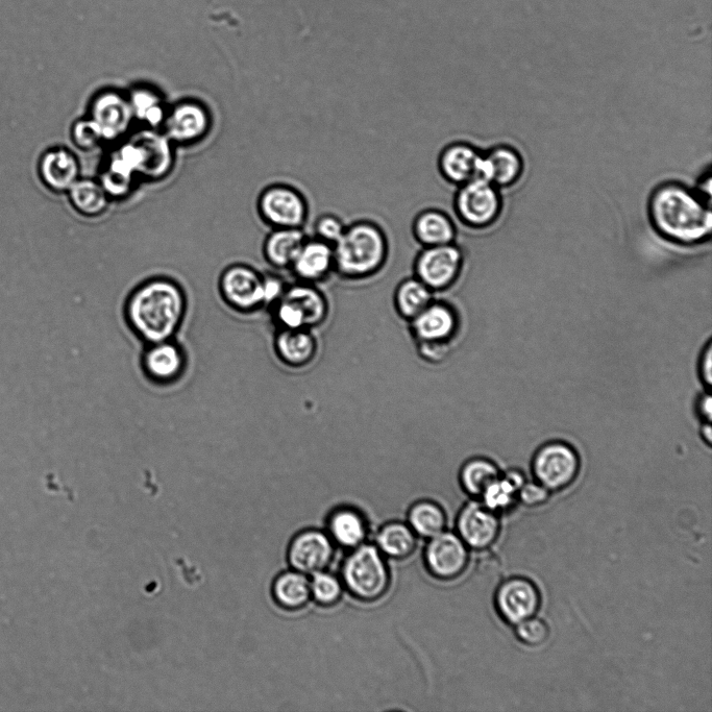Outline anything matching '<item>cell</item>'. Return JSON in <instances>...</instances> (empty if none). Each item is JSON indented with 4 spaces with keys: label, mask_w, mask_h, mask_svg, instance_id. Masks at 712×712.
Returning a JSON list of instances; mask_svg holds the SVG:
<instances>
[{
    "label": "cell",
    "mask_w": 712,
    "mask_h": 712,
    "mask_svg": "<svg viewBox=\"0 0 712 712\" xmlns=\"http://www.w3.org/2000/svg\"><path fill=\"white\" fill-rule=\"evenodd\" d=\"M454 531L471 551H486L500 536V514L488 509L480 500L471 499L457 513Z\"/></svg>",
    "instance_id": "obj_18"
},
{
    "label": "cell",
    "mask_w": 712,
    "mask_h": 712,
    "mask_svg": "<svg viewBox=\"0 0 712 712\" xmlns=\"http://www.w3.org/2000/svg\"><path fill=\"white\" fill-rule=\"evenodd\" d=\"M101 129L106 145H114L128 138L136 122L126 90L104 87L90 98L87 114Z\"/></svg>",
    "instance_id": "obj_10"
},
{
    "label": "cell",
    "mask_w": 712,
    "mask_h": 712,
    "mask_svg": "<svg viewBox=\"0 0 712 712\" xmlns=\"http://www.w3.org/2000/svg\"><path fill=\"white\" fill-rule=\"evenodd\" d=\"M187 311L184 287L165 276L142 281L129 293L124 305L126 324L144 345L174 339L184 325Z\"/></svg>",
    "instance_id": "obj_2"
},
{
    "label": "cell",
    "mask_w": 712,
    "mask_h": 712,
    "mask_svg": "<svg viewBox=\"0 0 712 712\" xmlns=\"http://www.w3.org/2000/svg\"><path fill=\"white\" fill-rule=\"evenodd\" d=\"M514 627L515 635L525 646L536 648L543 646L549 640V626L546 622L536 617L527 619Z\"/></svg>",
    "instance_id": "obj_40"
},
{
    "label": "cell",
    "mask_w": 712,
    "mask_h": 712,
    "mask_svg": "<svg viewBox=\"0 0 712 712\" xmlns=\"http://www.w3.org/2000/svg\"><path fill=\"white\" fill-rule=\"evenodd\" d=\"M411 233L421 248L458 242L456 220L450 213L437 207L417 212L412 220Z\"/></svg>",
    "instance_id": "obj_25"
},
{
    "label": "cell",
    "mask_w": 712,
    "mask_h": 712,
    "mask_svg": "<svg viewBox=\"0 0 712 712\" xmlns=\"http://www.w3.org/2000/svg\"><path fill=\"white\" fill-rule=\"evenodd\" d=\"M435 299V293L422 281L414 277L402 280L395 289L394 306L403 321L410 323Z\"/></svg>",
    "instance_id": "obj_34"
},
{
    "label": "cell",
    "mask_w": 712,
    "mask_h": 712,
    "mask_svg": "<svg viewBox=\"0 0 712 712\" xmlns=\"http://www.w3.org/2000/svg\"><path fill=\"white\" fill-rule=\"evenodd\" d=\"M38 171L43 185L58 194H66L82 177L79 158L64 146H55L44 152Z\"/></svg>",
    "instance_id": "obj_23"
},
{
    "label": "cell",
    "mask_w": 712,
    "mask_h": 712,
    "mask_svg": "<svg viewBox=\"0 0 712 712\" xmlns=\"http://www.w3.org/2000/svg\"><path fill=\"white\" fill-rule=\"evenodd\" d=\"M337 550L325 529L308 528L291 538L286 558L290 569L311 576L330 570Z\"/></svg>",
    "instance_id": "obj_14"
},
{
    "label": "cell",
    "mask_w": 712,
    "mask_h": 712,
    "mask_svg": "<svg viewBox=\"0 0 712 712\" xmlns=\"http://www.w3.org/2000/svg\"><path fill=\"white\" fill-rule=\"evenodd\" d=\"M289 283L277 274H264V307H272L285 293Z\"/></svg>",
    "instance_id": "obj_42"
},
{
    "label": "cell",
    "mask_w": 712,
    "mask_h": 712,
    "mask_svg": "<svg viewBox=\"0 0 712 712\" xmlns=\"http://www.w3.org/2000/svg\"><path fill=\"white\" fill-rule=\"evenodd\" d=\"M483 151L469 141H452L437 157L438 174L447 184L459 187L480 179Z\"/></svg>",
    "instance_id": "obj_20"
},
{
    "label": "cell",
    "mask_w": 712,
    "mask_h": 712,
    "mask_svg": "<svg viewBox=\"0 0 712 712\" xmlns=\"http://www.w3.org/2000/svg\"><path fill=\"white\" fill-rule=\"evenodd\" d=\"M335 275L350 282L378 276L390 256V241L377 220L358 218L334 245Z\"/></svg>",
    "instance_id": "obj_3"
},
{
    "label": "cell",
    "mask_w": 712,
    "mask_h": 712,
    "mask_svg": "<svg viewBox=\"0 0 712 712\" xmlns=\"http://www.w3.org/2000/svg\"><path fill=\"white\" fill-rule=\"evenodd\" d=\"M308 235L306 229H270L262 245L266 263L276 270H289Z\"/></svg>",
    "instance_id": "obj_29"
},
{
    "label": "cell",
    "mask_w": 712,
    "mask_h": 712,
    "mask_svg": "<svg viewBox=\"0 0 712 712\" xmlns=\"http://www.w3.org/2000/svg\"><path fill=\"white\" fill-rule=\"evenodd\" d=\"M417 353L426 362L438 364L444 362L450 355L452 346L430 345V343H419L415 345Z\"/></svg>",
    "instance_id": "obj_43"
},
{
    "label": "cell",
    "mask_w": 712,
    "mask_h": 712,
    "mask_svg": "<svg viewBox=\"0 0 712 712\" xmlns=\"http://www.w3.org/2000/svg\"><path fill=\"white\" fill-rule=\"evenodd\" d=\"M408 324L415 345L430 343L452 346L461 329V318L453 304L435 298Z\"/></svg>",
    "instance_id": "obj_16"
},
{
    "label": "cell",
    "mask_w": 712,
    "mask_h": 712,
    "mask_svg": "<svg viewBox=\"0 0 712 712\" xmlns=\"http://www.w3.org/2000/svg\"><path fill=\"white\" fill-rule=\"evenodd\" d=\"M551 493L535 481H526L519 491L518 500L527 507H538L546 504Z\"/></svg>",
    "instance_id": "obj_41"
},
{
    "label": "cell",
    "mask_w": 712,
    "mask_h": 712,
    "mask_svg": "<svg viewBox=\"0 0 712 712\" xmlns=\"http://www.w3.org/2000/svg\"><path fill=\"white\" fill-rule=\"evenodd\" d=\"M218 291L233 311L253 314L264 307V274L249 264H231L219 276Z\"/></svg>",
    "instance_id": "obj_12"
},
{
    "label": "cell",
    "mask_w": 712,
    "mask_h": 712,
    "mask_svg": "<svg viewBox=\"0 0 712 712\" xmlns=\"http://www.w3.org/2000/svg\"><path fill=\"white\" fill-rule=\"evenodd\" d=\"M452 206L460 225L485 231L494 227L503 214L502 190L483 179H475L456 187Z\"/></svg>",
    "instance_id": "obj_6"
},
{
    "label": "cell",
    "mask_w": 712,
    "mask_h": 712,
    "mask_svg": "<svg viewBox=\"0 0 712 712\" xmlns=\"http://www.w3.org/2000/svg\"><path fill=\"white\" fill-rule=\"evenodd\" d=\"M542 595L536 584L525 577H511L504 580L495 594L498 616L510 626L536 616Z\"/></svg>",
    "instance_id": "obj_19"
},
{
    "label": "cell",
    "mask_w": 712,
    "mask_h": 712,
    "mask_svg": "<svg viewBox=\"0 0 712 712\" xmlns=\"http://www.w3.org/2000/svg\"><path fill=\"white\" fill-rule=\"evenodd\" d=\"M141 154V182L159 183L177 165V147L160 130L140 128L130 135Z\"/></svg>",
    "instance_id": "obj_17"
},
{
    "label": "cell",
    "mask_w": 712,
    "mask_h": 712,
    "mask_svg": "<svg viewBox=\"0 0 712 712\" xmlns=\"http://www.w3.org/2000/svg\"><path fill=\"white\" fill-rule=\"evenodd\" d=\"M373 544L389 561H405L419 548L420 538L407 522L390 521L379 527Z\"/></svg>",
    "instance_id": "obj_28"
},
{
    "label": "cell",
    "mask_w": 712,
    "mask_h": 712,
    "mask_svg": "<svg viewBox=\"0 0 712 712\" xmlns=\"http://www.w3.org/2000/svg\"><path fill=\"white\" fill-rule=\"evenodd\" d=\"M309 577L311 600L319 607L333 608L340 604L347 594L339 574L326 570Z\"/></svg>",
    "instance_id": "obj_36"
},
{
    "label": "cell",
    "mask_w": 712,
    "mask_h": 712,
    "mask_svg": "<svg viewBox=\"0 0 712 712\" xmlns=\"http://www.w3.org/2000/svg\"><path fill=\"white\" fill-rule=\"evenodd\" d=\"M126 91L136 125L161 130L170 105L163 92L149 83H136Z\"/></svg>",
    "instance_id": "obj_27"
},
{
    "label": "cell",
    "mask_w": 712,
    "mask_h": 712,
    "mask_svg": "<svg viewBox=\"0 0 712 712\" xmlns=\"http://www.w3.org/2000/svg\"><path fill=\"white\" fill-rule=\"evenodd\" d=\"M501 473L494 460L476 456L463 462L459 470L458 481L466 496L471 499H479L484 489Z\"/></svg>",
    "instance_id": "obj_35"
},
{
    "label": "cell",
    "mask_w": 712,
    "mask_h": 712,
    "mask_svg": "<svg viewBox=\"0 0 712 712\" xmlns=\"http://www.w3.org/2000/svg\"><path fill=\"white\" fill-rule=\"evenodd\" d=\"M325 530L335 546L347 552L370 542L372 536L367 515L353 505L333 508L327 515Z\"/></svg>",
    "instance_id": "obj_22"
},
{
    "label": "cell",
    "mask_w": 712,
    "mask_h": 712,
    "mask_svg": "<svg viewBox=\"0 0 712 712\" xmlns=\"http://www.w3.org/2000/svg\"><path fill=\"white\" fill-rule=\"evenodd\" d=\"M96 179L101 183L112 203L128 200L141 184L137 179L119 174L104 166L98 169Z\"/></svg>",
    "instance_id": "obj_38"
},
{
    "label": "cell",
    "mask_w": 712,
    "mask_h": 712,
    "mask_svg": "<svg viewBox=\"0 0 712 712\" xmlns=\"http://www.w3.org/2000/svg\"><path fill=\"white\" fill-rule=\"evenodd\" d=\"M581 456L568 441L555 439L540 446L531 459V474L535 482L550 493H560L571 487L581 472Z\"/></svg>",
    "instance_id": "obj_8"
},
{
    "label": "cell",
    "mask_w": 712,
    "mask_h": 712,
    "mask_svg": "<svg viewBox=\"0 0 712 712\" xmlns=\"http://www.w3.org/2000/svg\"><path fill=\"white\" fill-rule=\"evenodd\" d=\"M310 209L306 194L288 183L266 186L257 199V213L269 229H306Z\"/></svg>",
    "instance_id": "obj_7"
},
{
    "label": "cell",
    "mask_w": 712,
    "mask_h": 712,
    "mask_svg": "<svg viewBox=\"0 0 712 712\" xmlns=\"http://www.w3.org/2000/svg\"><path fill=\"white\" fill-rule=\"evenodd\" d=\"M187 367V353L175 338L144 345L140 368L144 378L152 384L174 385L185 376Z\"/></svg>",
    "instance_id": "obj_15"
},
{
    "label": "cell",
    "mask_w": 712,
    "mask_h": 712,
    "mask_svg": "<svg viewBox=\"0 0 712 712\" xmlns=\"http://www.w3.org/2000/svg\"><path fill=\"white\" fill-rule=\"evenodd\" d=\"M647 213L654 232L677 247L696 248L711 239V201L696 188L679 182L658 185L650 195Z\"/></svg>",
    "instance_id": "obj_1"
},
{
    "label": "cell",
    "mask_w": 712,
    "mask_h": 712,
    "mask_svg": "<svg viewBox=\"0 0 712 712\" xmlns=\"http://www.w3.org/2000/svg\"><path fill=\"white\" fill-rule=\"evenodd\" d=\"M698 376L704 390L711 391L712 386V343L708 340L698 362Z\"/></svg>",
    "instance_id": "obj_44"
},
{
    "label": "cell",
    "mask_w": 712,
    "mask_h": 712,
    "mask_svg": "<svg viewBox=\"0 0 712 712\" xmlns=\"http://www.w3.org/2000/svg\"><path fill=\"white\" fill-rule=\"evenodd\" d=\"M288 272L298 282H326L335 275L334 245L308 235Z\"/></svg>",
    "instance_id": "obj_21"
},
{
    "label": "cell",
    "mask_w": 712,
    "mask_h": 712,
    "mask_svg": "<svg viewBox=\"0 0 712 712\" xmlns=\"http://www.w3.org/2000/svg\"><path fill=\"white\" fill-rule=\"evenodd\" d=\"M465 262V251L458 242L421 248L412 264L413 276L435 294L445 292L458 283Z\"/></svg>",
    "instance_id": "obj_9"
},
{
    "label": "cell",
    "mask_w": 712,
    "mask_h": 712,
    "mask_svg": "<svg viewBox=\"0 0 712 712\" xmlns=\"http://www.w3.org/2000/svg\"><path fill=\"white\" fill-rule=\"evenodd\" d=\"M348 223L345 222L339 215L332 212H326L318 215L312 225L311 236L335 245L339 239L345 234Z\"/></svg>",
    "instance_id": "obj_39"
},
{
    "label": "cell",
    "mask_w": 712,
    "mask_h": 712,
    "mask_svg": "<svg viewBox=\"0 0 712 712\" xmlns=\"http://www.w3.org/2000/svg\"><path fill=\"white\" fill-rule=\"evenodd\" d=\"M423 550L427 573L440 582H453L468 571L472 551L455 531L450 529L428 540Z\"/></svg>",
    "instance_id": "obj_13"
},
{
    "label": "cell",
    "mask_w": 712,
    "mask_h": 712,
    "mask_svg": "<svg viewBox=\"0 0 712 712\" xmlns=\"http://www.w3.org/2000/svg\"><path fill=\"white\" fill-rule=\"evenodd\" d=\"M70 139L83 153H92L106 145L102 131L88 115L73 121L70 128Z\"/></svg>",
    "instance_id": "obj_37"
},
{
    "label": "cell",
    "mask_w": 712,
    "mask_h": 712,
    "mask_svg": "<svg viewBox=\"0 0 712 712\" xmlns=\"http://www.w3.org/2000/svg\"><path fill=\"white\" fill-rule=\"evenodd\" d=\"M526 481V476L519 470L501 473L484 489L478 500L498 514L507 512L519 502V491Z\"/></svg>",
    "instance_id": "obj_33"
},
{
    "label": "cell",
    "mask_w": 712,
    "mask_h": 712,
    "mask_svg": "<svg viewBox=\"0 0 712 712\" xmlns=\"http://www.w3.org/2000/svg\"><path fill=\"white\" fill-rule=\"evenodd\" d=\"M696 414L701 424L711 423L712 420V399L711 391L704 390L696 402Z\"/></svg>",
    "instance_id": "obj_45"
},
{
    "label": "cell",
    "mask_w": 712,
    "mask_h": 712,
    "mask_svg": "<svg viewBox=\"0 0 712 712\" xmlns=\"http://www.w3.org/2000/svg\"><path fill=\"white\" fill-rule=\"evenodd\" d=\"M701 438L704 441V444L708 447H711L712 444V428H711V423H704L701 424Z\"/></svg>",
    "instance_id": "obj_46"
},
{
    "label": "cell",
    "mask_w": 712,
    "mask_h": 712,
    "mask_svg": "<svg viewBox=\"0 0 712 712\" xmlns=\"http://www.w3.org/2000/svg\"><path fill=\"white\" fill-rule=\"evenodd\" d=\"M346 593L363 604H374L384 599L392 585L389 560L373 542L348 551L338 573Z\"/></svg>",
    "instance_id": "obj_4"
},
{
    "label": "cell",
    "mask_w": 712,
    "mask_h": 712,
    "mask_svg": "<svg viewBox=\"0 0 712 712\" xmlns=\"http://www.w3.org/2000/svg\"><path fill=\"white\" fill-rule=\"evenodd\" d=\"M269 309L276 329L314 330L327 322L330 303L318 285L296 281Z\"/></svg>",
    "instance_id": "obj_5"
},
{
    "label": "cell",
    "mask_w": 712,
    "mask_h": 712,
    "mask_svg": "<svg viewBox=\"0 0 712 712\" xmlns=\"http://www.w3.org/2000/svg\"><path fill=\"white\" fill-rule=\"evenodd\" d=\"M272 597L276 605L287 612H299L312 603L310 577L289 569L273 581Z\"/></svg>",
    "instance_id": "obj_30"
},
{
    "label": "cell",
    "mask_w": 712,
    "mask_h": 712,
    "mask_svg": "<svg viewBox=\"0 0 712 712\" xmlns=\"http://www.w3.org/2000/svg\"><path fill=\"white\" fill-rule=\"evenodd\" d=\"M66 194L72 209L85 218L104 216L112 204L96 178L81 177Z\"/></svg>",
    "instance_id": "obj_31"
},
{
    "label": "cell",
    "mask_w": 712,
    "mask_h": 712,
    "mask_svg": "<svg viewBox=\"0 0 712 712\" xmlns=\"http://www.w3.org/2000/svg\"><path fill=\"white\" fill-rule=\"evenodd\" d=\"M407 524L420 539L428 540L449 529L445 507L430 499L411 504L407 511Z\"/></svg>",
    "instance_id": "obj_32"
},
{
    "label": "cell",
    "mask_w": 712,
    "mask_h": 712,
    "mask_svg": "<svg viewBox=\"0 0 712 712\" xmlns=\"http://www.w3.org/2000/svg\"><path fill=\"white\" fill-rule=\"evenodd\" d=\"M209 107L196 98H183L170 104L160 131L177 147H191L203 142L213 128Z\"/></svg>",
    "instance_id": "obj_11"
},
{
    "label": "cell",
    "mask_w": 712,
    "mask_h": 712,
    "mask_svg": "<svg viewBox=\"0 0 712 712\" xmlns=\"http://www.w3.org/2000/svg\"><path fill=\"white\" fill-rule=\"evenodd\" d=\"M274 350L282 364L300 370L315 360L318 341L310 329H277Z\"/></svg>",
    "instance_id": "obj_26"
},
{
    "label": "cell",
    "mask_w": 712,
    "mask_h": 712,
    "mask_svg": "<svg viewBox=\"0 0 712 712\" xmlns=\"http://www.w3.org/2000/svg\"><path fill=\"white\" fill-rule=\"evenodd\" d=\"M524 171V158L511 145L499 144L483 151L480 179L501 190L517 185L522 180Z\"/></svg>",
    "instance_id": "obj_24"
}]
</instances>
